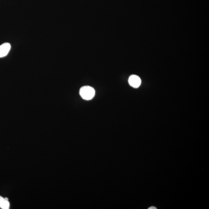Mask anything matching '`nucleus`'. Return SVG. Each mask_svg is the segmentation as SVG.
I'll return each mask as SVG.
<instances>
[{"instance_id": "nucleus-4", "label": "nucleus", "mask_w": 209, "mask_h": 209, "mask_svg": "<svg viewBox=\"0 0 209 209\" xmlns=\"http://www.w3.org/2000/svg\"><path fill=\"white\" fill-rule=\"evenodd\" d=\"M10 203L8 201V198H3L0 196V208L2 209L9 208Z\"/></svg>"}, {"instance_id": "nucleus-5", "label": "nucleus", "mask_w": 209, "mask_h": 209, "mask_svg": "<svg viewBox=\"0 0 209 209\" xmlns=\"http://www.w3.org/2000/svg\"><path fill=\"white\" fill-rule=\"evenodd\" d=\"M156 209V207H154V206H151V207H150L149 208H148V209Z\"/></svg>"}, {"instance_id": "nucleus-3", "label": "nucleus", "mask_w": 209, "mask_h": 209, "mask_svg": "<svg viewBox=\"0 0 209 209\" xmlns=\"http://www.w3.org/2000/svg\"><path fill=\"white\" fill-rule=\"evenodd\" d=\"M11 48L10 44L5 43L0 45V58L6 56L9 53Z\"/></svg>"}, {"instance_id": "nucleus-1", "label": "nucleus", "mask_w": 209, "mask_h": 209, "mask_svg": "<svg viewBox=\"0 0 209 209\" xmlns=\"http://www.w3.org/2000/svg\"><path fill=\"white\" fill-rule=\"evenodd\" d=\"M94 89L90 86H84L81 87L80 91V95L85 100H92L95 95Z\"/></svg>"}, {"instance_id": "nucleus-2", "label": "nucleus", "mask_w": 209, "mask_h": 209, "mask_svg": "<svg viewBox=\"0 0 209 209\" xmlns=\"http://www.w3.org/2000/svg\"><path fill=\"white\" fill-rule=\"evenodd\" d=\"M129 82L131 87L137 88L139 87L141 84V79L139 76L135 75H132L129 79Z\"/></svg>"}]
</instances>
